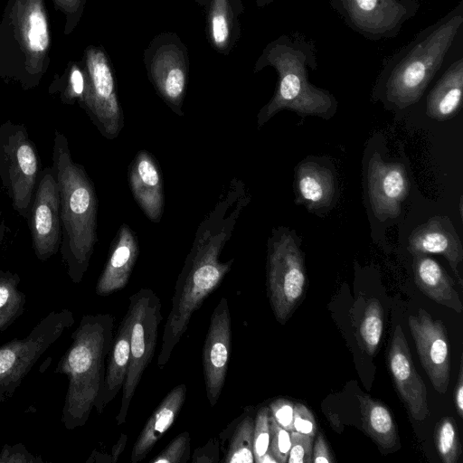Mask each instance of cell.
<instances>
[{"label":"cell","instance_id":"18","mask_svg":"<svg viewBox=\"0 0 463 463\" xmlns=\"http://www.w3.org/2000/svg\"><path fill=\"white\" fill-rule=\"evenodd\" d=\"M132 194L145 215L158 222L164 213V180L155 157L146 150L137 152L128 167Z\"/></svg>","mask_w":463,"mask_h":463},{"label":"cell","instance_id":"33","mask_svg":"<svg viewBox=\"0 0 463 463\" xmlns=\"http://www.w3.org/2000/svg\"><path fill=\"white\" fill-rule=\"evenodd\" d=\"M269 451L277 463H286L291 445L290 431L279 426L269 413Z\"/></svg>","mask_w":463,"mask_h":463},{"label":"cell","instance_id":"17","mask_svg":"<svg viewBox=\"0 0 463 463\" xmlns=\"http://www.w3.org/2000/svg\"><path fill=\"white\" fill-rule=\"evenodd\" d=\"M408 250L412 255L434 253L444 256L459 286H463L458 270L463 260V246L449 217L436 215L417 226L409 236Z\"/></svg>","mask_w":463,"mask_h":463},{"label":"cell","instance_id":"2","mask_svg":"<svg viewBox=\"0 0 463 463\" xmlns=\"http://www.w3.org/2000/svg\"><path fill=\"white\" fill-rule=\"evenodd\" d=\"M317 65L314 42L299 33H283L264 47L253 72L272 67L278 82L273 96L257 115L259 128L283 109L301 117L328 119L334 116L337 108L335 96L309 81V70L317 71Z\"/></svg>","mask_w":463,"mask_h":463},{"label":"cell","instance_id":"21","mask_svg":"<svg viewBox=\"0 0 463 463\" xmlns=\"http://www.w3.org/2000/svg\"><path fill=\"white\" fill-rule=\"evenodd\" d=\"M186 385L180 383L164 397L140 431L131 450V463L144 459L172 427L184 403Z\"/></svg>","mask_w":463,"mask_h":463},{"label":"cell","instance_id":"7","mask_svg":"<svg viewBox=\"0 0 463 463\" xmlns=\"http://www.w3.org/2000/svg\"><path fill=\"white\" fill-rule=\"evenodd\" d=\"M74 321L71 310H53L25 337L0 345V403L12 398L38 359Z\"/></svg>","mask_w":463,"mask_h":463},{"label":"cell","instance_id":"39","mask_svg":"<svg viewBox=\"0 0 463 463\" xmlns=\"http://www.w3.org/2000/svg\"><path fill=\"white\" fill-rule=\"evenodd\" d=\"M193 463L220 462V442L216 438L210 439L203 446L197 448L192 457Z\"/></svg>","mask_w":463,"mask_h":463},{"label":"cell","instance_id":"24","mask_svg":"<svg viewBox=\"0 0 463 463\" xmlns=\"http://www.w3.org/2000/svg\"><path fill=\"white\" fill-rule=\"evenodd\" d=\"M463 56H454L430 90L426 99V114L438 121L456 116L462 106Z\"/></svg>","mask_w":463,"mask_h":463},{"label":"cell","instance_id":"44","mask_svg":"<svg viewBox=\"0 0 463 463\" xmlns=\"http://www.w3.org/2000/svg\"><path fill=\"white\" fill-rule=\"evenodd\" d=\"M5 232V224L3 217V213L0 211V244L2 243Z\"/></svg>","mask_w":463,"mask_h":463},{"label":"cell","instance_id":"22","mask_svg":"<svg viewBox=\"0 0 463 463\" xmlns=\"http://www.w3.org/2000/svg\"><path fill=\"white\" fill-rule=\"evenodd\" d=\"M131 328L132 313L128 307L108 354L103 386L94 404L99 413L103 411L123 387L129 364Z\"/></svg>","mask_w":463,"mask_h":463},{"label":"cell","instance_id":"10","mask_svg":"<svg viewBox=\"0 0 463 463\" xmlns=\"http://www.w3.org/2000/svg\"><path fill=\"white\" fill-rule=\"evenodd\" d=\"M87 92L81 108L106 138L112 140L124 126L112 63L101 46H89L84 55Z\"/></svg>","mask_w":463,"mask_h":463},{"label":"cell","instance_id":"40","mask_svg":"<svg viewBox=\"0 0 463 463\" xmlns=\"http://www.w3.org/2000/svg\"><path fill=\"white\" fill-rule=\"evenodd\" d=\"M313 463H332L334 457L329 450L328 445L324 435L318 432L316 440L313 443L312 449Z\"/></svg>","mask_w":463,"mask_h":463},{"label":"cell","instance_id":"26","mask_svg":"<svg viewBox=\"0 0 463 463\" xmlns=\"http://www.w3.org/2000/svg\"><path fill=\"white\" fill-rule=\"evenodd\" d=\"M251 407L235 418L219 435L224 463H254V417Z\"/></svg>","mask_w":463,"mask_h":463},{"label":"cell","instance_id":"12","mask_svg":"<svg viewBox=\"0 0 463 463\" xmlns=\"http://www.w3.org/2000/svg\"><path fill=\"white\" fill-rule=\"evenodd\" d=\"M27 220L35 256L47 260L61 243L60 194L52 168L41 171Z\"/></svg>","mask_w":463,"mask_h":463},{"label":"cell","instance_id":"42","mask_svg":"<svg viewBox=\"0 0 463 463\" xmlns=\"http://www.w3.org/2000/svg\"><path fill=\"white\" fill-rule=\"evenodd\" d=\"M128 443V435L125 433H121L119 436V439L118 441L112 446L111 451H110V457L112 459V463H116L120 455L123 453V451L126 449Z\"/></svg>","mask_w":463,"mask_h":463},{"label":"cell","instance_id":"19","mask_svg":"<svg viewBox=\"0 0 463 463\" xmlns=\"http://www.w3.org/2000/svg\"><path fill=\"white\" fill-rule=\"evenodd\" d=\"M139 253L136 233L122 223L112 241L108 260L97 281L95 292L106 297L124 288L128 283Z\"/></svg>","mask_w":463,"mask_h":463},{"label":"cell","instance_id":"15","mask_svg":"<svg viewBox=\"0 0 463 463\" xmlns=\"http://www.w3.org/2000/svg\"><path fill=\"white\" fill-rule=\"evenodd\" d=\"M388 366L397 392L416 420L429 417L426 385L417 373L407 339L400 325L396 326L388 352Z\"/></svg>","mask_w":463,"mask_h":463},{"label":"cell","instance_id":"36","mask_svg":"<svg viewBox=\"0 0 463 463\" xmlns=\"http://www.w3.org/2000/svg\"><path fill=\"white\" fill-rule=\"evenodd\" d=\"M40 456H34L23 443L5 444L0 451V463H43Z\"/></svg>","mask_w":463,"mask_h":463},{"label":"cell","instance_id":"28","mask_svg":"<svg viewBox=\"0 0 463 463\" xmlns=\"http://www.w3.org/2000/svg\"><path fill=\"white\" fill-rule=\"evenodd\" d=\"M17 273L0 270V333L7 329L24 311L26 297L18 288Z\"/></svg>","mask_w":463,"mask_h":463},{"label":"cell","instance_id":"11","mask_svg":"<svg viewBox=\"0 0 463 463\" xmlns=\"http://www.w3.org/2000/svg\"><path fill=\"white\" fill-rule=\"evenodd\" d=\"M354 32L370 41L396 37L420 8V0H328Z\"/></svg>","mask_w":463,"mask_h":463},{"label":"cell","instance_id":"13","mask_svg":"<svg viewBox=\"0 0 463 463\" xmlns=\"http://www.w3.org/2000/svg\"><path fill=\"white\" fill-rule=\"evenodd\" d=\"M408 324L425 373L435 390L444 394L450 379V347L443 322L419 308Z\"/></svg>","mask_w":463,"mask_h":463},{"label":"cell","instance_id":"14","mask_svg":"<svg viewBox=\"0 0 463 463\" xmlns=\"http://www.w3.org/2000/svg\"><path fill=\"white\" fill-rule=\"evenodd\" d=\"M232 341L231 314L226 298H222L211 317L203 346L205 391L211 406L222 393L228 370Z\"/></svg>","mask_w":463,"mask_h":463},{"label":"cell","instance_id":"41","mask_svg":"<svg viewBox=\"0 0 463 463\" xmlns=\"http://www.w3.org/2000/svg\"><path fill=\"white\" fill-rule=\"evenodd\" d=\"M454 403L456 411L458 416L463 418V367H462V358H460V365L458 380L454 388Z\"/></svg>","mask_w":463,"mask_h":463},{"label":"cell","instance_id":"6","mask_svg":"<svg viewBox=\"0 0 463 463\" xmlns=\"http://www.w3.org/2000/svg\"><path fill=\"white\" fill-rule=\"evenodd\" d=\"M41 174L40 160L24 125H0V180L19 215L27 220Z\"/></svg>","mask_w":463,"mask_h":463},{"label":"cell","instance_id":"20","mask_svg":"<svg viewBox=\"0 0 463 463\" xmlns=\"http://www.w3.org/2000/svg\"><path fill=\"white\" fill-rule=\"evenodd\" d=\"M296 202L313 213L329 209L335 199V177L330 168L313 160L302 161L295 171Z\"/></svg>","mask_w":463,"mask_h":463},{"label":"cell","instance_id":"38","mask_svg":"<svg viewBox=\"0 0 463 463\" xmlns=\"http://www.w3.org/2000/svg\"><path fill=\"white\" fill-rule=\"evenodd\" d=\"M294 430L315 437L317 423L312 411L302 403L294 404Z\"/></svg>","mask_w":463,"mask_h":463},{"label":"cell","instance_id":"45","mask_svg":"<svg viewBox=\"0 0 463 463\" xmlns=\"http://www.w3.org/2000/svg\"><path fill=\"white\" fill-rule=\"evenodd\" d=\"M276 0H256V5L259 8H263Z\"/></svg>","mask_w":463,"mask_h":463},{"label":"cell","instance_id":"43","mask_svg":"<svg viewBox=\"0 0 463 463\" xmlns=\"http://www.w3.org/2000/svg\"><path fill=\"white\" fill-rule=\"evenodd\" d=\"M112 463V459L109 454L100 453L97 450H93L90 456L87 463Z\"/></svg>","mask_w":463,"mask_h":463},{"label":"cell","instance_id":"27","mask_svg":"<svg viewBox=\"0 0 463 463\" xmlns=\"http://www.w3.org/2000/svg\"><path fill=\"white\" fill-rule=\"evenodd\" d=\"M363 429L382 449H391L399 443L392 416L388 408L368 395H358Z\"/></svg>","mask_w":463,"mask_h":463},{"label":"cell","instance_id":"29","mask_svg":"<svg viewBox=\"0 0 463 463\" xmlns=\"http://www.w3.org/2000/svg\"><path fill=\"white\" fill-rule=\"evenodd\" d=\"M383 329V308L379 300L368 301L359 327L362 346L373 355L379 346Z\"/></svg>","mask_w":463,"mask_h":463},{"label":"cell","instance_id":"31","mask_svg":"<svg viewBox=\"0 0 463 463\" xmlns=\"http://www.w3.org/2000/svg\"><path fill=\"white\" fill-rule=\"evenodd\" d=\"M191 456V439L188 431L181 432L150 460V463H186Z\"/></svg>","mask_w":463,"mask_h":463},{"label":"cell","instance_id":"34","mask_svg":"<svg viewBox=\"0 0 463 463\" xmlns=\"http://www.w3.org/2000/svg\"><path fill=\"white\" fill-rule=\"evenodd\" d=\"M87 92V75L78 66H73L69 75L68 85L62 92L61 99L66 104H78L81 107Z\"/></svg>","mask_w":463,"mask_h":463},{"label":"cell","instance_id":"1","mask_svg":"<svg viewBox=\"0 0 463 463\" xmlns=\"http://www.w3.org/2000/svg\"><path fill=\"white\" fill-rule=\"evenodd\" d=\"M463 28V1L383 61L373 96L404 109L417 104L449 61Z\"/></svg>","mask_w":463,"mask_h":463},{"label":"cell","instance_id":"35","mask_svg":"<svg viewBox=\"0 0 463 463\" xmlns=\"http://www.w3.org/2000/svg\"><path fill=\"white\" fill-rule=\"evenodd\" d=\"M291 445L287 462L288 463H311L314 437L290 431Z\"/></svg>","mask_w":463,"mask_h":463},{"label":"cell","instance_id":"5","mask_svg":"<svg viewBox=\"0 0 463 463\" xmlns=\"http://www.w3.org/2000/svg\"><path fill=\"white\" fill-rule=\"evenodd\" d=\"M267 294L275 316L284 325L306 289L304 254L295 231L273 229L268 241Z\"/></svg>","mask_w":463,"mask_h":463},{"label":"cell","instance_id":"4","mask_svg":"<svg viewBox=\"0 0 463 463\" xmlns=\"http://www.w3.org/2000/svg\"><path fill=\"white\" fill-rule=\"evenodd\" d=\"M113 328L111 314L83 316L54 369L68 378L61 420L67 430L83 427L90 418L103 386Z\"/></svg>","mask_w":463,"mask_h":463},{"label":"cell","instance_id":"25","mask_svg":"<svg viewBox=\"0 0 463 463\" xmlns=\"http://www.w3.org/2000/svg\"><path fill=\"white\" fill-rule=\"evenodd\" d=\"M413 257L414 281L419 289L438 304L461 313L463 305L455 281L443 267L427 254Z\"/></svg>","mask_w":463,"mask_h":463},{"label":"cell","instance_id":"46","mask_svg":"<svg viewBox=\"0 0 463 463\" xmlns=\"http://www.w3.org/2000/svg\"><path fill=\"white\" fill-rule=\"evenodd\" d=\"M197 5L201 7H205L209 2V0H195Z\"/></svg>","mask_w":463,"mask_h":463},{"label":"cell","instance_id":"16","mask_svg":"<svg viewBox=\"0 0 463 463\" xmlns=\"http://www.w3.org/2000/svg\"><path fill=\"white\" fill-rule=\"evenodd\" d=\"M367 186L371 207L380 221L394 219L409 194V180L403 165L386 163L375 153L370 159Z\"/></svg>","mask_w":463,"mask_h":463},{"label":"cell","instance_id":"23","mask_svg":"<svg viewBox=\"0 0 463 463\" xmlns=\"http://www.w3.org/2000/svg\"><path fill=\"white\" fill-rule=\"evenodd\" d=\"M206 9V33L212 48L229 55L241 37L239 17L244 12L242 0H209Z\"/></svg>","mask_w":463,"mask_h":463},{"label":"cell","instance_id":"9","mask_svg":"<svg viewBox=\"0 0 463 463\" xmlns=\"http://www.w3.org/2000/svg\"><path fill=\"white\" fill-rule=\"evenodd\" d=\"M143 61L156 93L173 112L183 116L190 62L180 37L170 32L157 34L145 49Z\"/></svg>","mask_w":463,"mask_h":463},{"label":"cell","instance_id":"3","mask_svg":"<svg viewBox=\"0 0 463 463\" xmlns=\"http://www.w3.org/2000/svg\"><path fill=\"white\" fill-rule=\"evenodd\" d=\"M52 169L60 194V251L73 283L81 282L98 241V198L85 168L71 156L67 137L55 130Z\"/></svg>","mask_w":463,"mask_h":463},{"label":"cell","instance_id":"37","mask_svg":"<svg viewBox=\"0 0 463 463\" xmlns=\"http://www.w3.org/2000/svg\"><path fill=\"white\" fill-rule=\"evenodd\" d=\"M269 413L276 422L288 431L293 429L294 404L290 401L279 398L270 402Z\"/></svg>","mask_w":463,"mask_h":463},{"label":"cell","instance_id":"8","mask_svg":"<svg viewBox=\"0 0 463 463\" xmlns=\"http://www.w3.org/2000/svg\"><path fill=\"white\" fill-rule=\"evenodd\" d=\"M132 313L129 364L121 389L120 406L116 416L118 425L125 423L131 400L151 363L157 343L158 327L162 321V304L157 295L143 288L129 297Z\"/></svg>","mask_w":463,"mask_h":463},{"label":"cell","instance_id":"30","mask_svg":"<svg viewBox=\"0 0 463 463\" xmlns=\"http://www.w3.org/2000/svg\"><path fill=\"white\" fill-rule=\"evenodd\" d=\"M437 451L444 463L458 461L462 449L459 441L458 427L452 417H443L436 425L434 434Z\"/></svg>","mask_w":463,"mask_h":463},{"label":"cell","instance_id":"32","mask_svg":"<svg viewBox=\"0 0 463 463\" xmlns=\"http://www.w3.org/2000/svg\"><path fill=\"white\" fill-rule=\"evenodd\" d=\"M269 410L261 407L254 417L253 430V457L254 462L259 463L260 458L269 451Z\"/></svg>","mask_w":463,"mask_h":463}]
</instances>
